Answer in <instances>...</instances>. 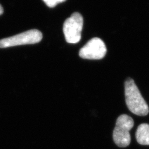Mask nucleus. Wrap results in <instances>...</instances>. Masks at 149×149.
Returning <instances> with one entry per match:
<instances>
[{"label":"nucleus","instance_id":"obj_1","mask_svg":"<svg viewBox=\"0 0 149 149\" xmlns=\"http://www.w3.org/2000/svg\"><path fill=\"white\" fill-rule=\"evenodd\" d=\"M125 96L127 106L130 112L139 116H145L149 113L146 102L131 78H128L125 82Z\"/></svg>","mask_w":149,"mask_h":149},{"label":"nucleus","instance_id":"obj_5","mask_svg":"<svg viewBox=\"0 0 149 149\" xmlns=\"http://www.w3.org/2000/svg\"><path fill=\"white\" fill-rule=\"evenodd\" d=\"M107 53L106 45L100 38H94L80 49L79 55L83 59L99 60L103 58Z\"/></svg>","mask_w":149,"mask_h":149},{"label":"nucleus","instance_id":"obj_2","mask_svg":"<svg viewBox=\"0 0 149 149\" xmlns=\"http://www.w3.org/2000/svg\"><path fill=\"white\" fill-rule=\"evenodd\" d=\"M133 119L127 114L120 115L118 118L116 127L113 132V140L119 147L125 148L130 144V130L134 127Z\"/></svg>","mask_w":149,"mask_h":149},{"label":"nucleus","instance_id":"obj_7","mask_svg":"<svg viewBox=\"0 0 149 149\" xmlns=\"http://www.w3.org/2000/svg\"><path fill=\"white\" fill-rule=\"evenodd\" d=\"M43 1L48 7L50 8H53L55 7L57 4L63 2L66 0H43Z\"/></svg>","mask_w":149,"mask_h":149},{"label":"nucleus","instance_id":"obj_4","mask_svg":"<svg viewBox=\"0 0 149 149\" xmlns=\"http://www.w3.org/2000/svg\"><path fill=\"white\" fill-rule=\"evenodd\" d=\"M84 19L81 15L75 12L66 19L63 26V31L66 41L69 43H78L81 38Z\"/></svg>","mask_w":149,"mask_h":149},{"label":"nucleus","instance_id":"obj_8","mask_svg":"<svg viewBox=\"0 0 149 149\" xmlns=\"http://www.w3.org/2000/svg\"><path fill=\"white\" fill-rule=\"evenodd\" d=\"M3 13V8L2 7V6L0 5V15H2Z\"/></svg>","mask_w":149,"mask_h":149},{"label":"nucleus","instance_id":"obj_6","mask_svg":"<svg viewBox=\"0 0 149 149\" xmlns=\"http://www.w3.org/2000/svg\"><path fill=\"white\" fill-rule=\"evenodd\" d=\"M135 136L139 144L149 145V124L146 123L140 124L137 129Z\"/></svg>","mask_w":149,"mask_h":149},{"label":"nucleus","instance_id":"obj_3","mask_svg":"<svg viewBox=\"0 0 149 149\" xmlns=\"http://www.w3.org/2000/svg\"><path fill=\"white\" fill-rule=\"evenodd\" d=\"M43 38L42 33L37 29H32L16 36L0 40V48L39 43Z\"/></svg>","mask_w":149,"mask_h":149}]
</instances>
